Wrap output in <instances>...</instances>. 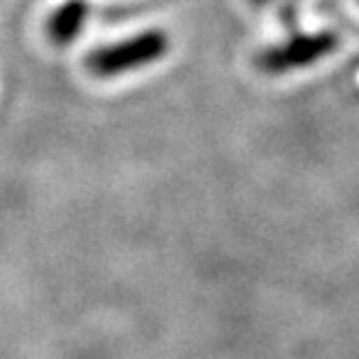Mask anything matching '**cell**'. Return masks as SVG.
I'll return each mask as SVG.
<instances>
[{
  "instance_id": "277c9868",
  "label": "cell",
  "mask_w": 359,
  "mask_h": 359,
  "mask_svg": "<svg viewBox=\"0 0 359 359\" xmlns=\"http://www.w3.org/2000/svg\"><path fill=\"white\" fill-rule=\"evenodd\" d=\"M255 5H266V3H271V0H252Z\"/></svg>"
},
{
  "instance_id": "7a4b0ae2",
  "label": "cell",
  "mask_w": 359,
  "mask_h": 359,
  "mask_svg": "<svg viewBox=\"0 0 359 359\" xmlns=\"http://www.w3.org/2000/svg\"><path fill=\"white\" fill-rule=\"evenodd\" d=\"M336 47H339V38L332 31L294 35L285 45L271 47L257 56V68L266 75H285L290 70L308 68L327 59L329 54L336 52Z\"/></svg>"
},
{
  "instance_id": "3957f363",
  "label": "cell",
  "mask_w": 359,
  "mask_h": 359,
  "mask_svg": "<svg viewBox=\"0 0 359 359\" xmlns=\"http://www.w3.org/2000/svg\"><path fill=\"white\" fill-rule=\"evenodd\" d=\"M89 19V5L84 0H68L52 14L47 24V33L54 45L66 47L82 33Z\"/></svg>"
},
{
  "instance_id": "6da1fadb",
  "label": "cell",
  "mask_w": 359,
  "mask_h": 359,
  "mask_svg": "<svg viewBox=\"0 0 359 359\" xmlns=\"http://www.w3.org/2000/svg\"><path fill=\"white\" fill-rule=\"evenodd\" d=\"M170 40L163 31H145L133 38H126L114 45L93 49L87 56V68L91 75L110 80L131 70L152 66L168 54Z\"/></svg>"
}]
</instances>
